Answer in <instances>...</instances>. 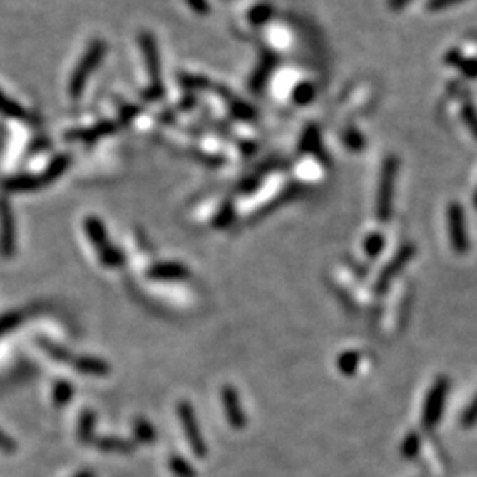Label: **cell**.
<instances>
[{
  "mask_svg": "<svg viewBox=\"0 0 477 477\" xmlns=\"http://www.w3.org/2000/svg\"><path fill=\"white\" fill-rule=\"evenodd\" d=\"M217 94H221V98L227 101V106L228 110H230L232 113H234L235 117L240 120H253L255 117H257V112H255V108H251L247 103L240 101L239 98H235V96H232V92H228L225 87H217Z\"/></svg>",
  "mask_w": 477,
  "mask_h": 477,
  "instance_id": "16",
  "label": "cell"
},
{
  "mask_svg": "<svg viewBox=\"0 0 477 477\" xmlns=\"http://www.w3.org/2000/svg\"><path fill=\"white\" fill-rule=\"evenodd\" d=\"M398 173V158L387 156L382 165L380 173L379 193H376V220L380 223H389L393 217V200H394V184H396Z\"/></svg>",
  "mask_w": 477,
  "mask_h": 477,
  "instance_id": "2",
  "label": "cell"
},
{
  "mask_svg": "<svg viewBox=\"0 0 477 477\" xmlns=\"http://www.w3.org/2000/svg\"><path fill=\"white\" fill-rule=\"evenodd\" d=\"M16 250V232H14V217L9 202L0 198V257L11 258Z\"/></svg>",
  "mask_w": 477,
  "mask_h": 477,
  "instance_id": "9",
  "label": "cell"
},
{
  "mask_svg": "<svg viewBox=\"0 0 477 477\" xmlns=\"http://www.w3.org/2000/svg\"><path fill=\"white\" fill-rule=\"evenodd\" d=\"M140 112H142V108H140V106L124 105L120 108V112H119V122H120V124H128V122H131L133 119H135V117L138 116Z\"/></svg>",
  "mask_w": 477,
  "mask_h": 477,
  "instance_id": "36",
  "label": "cell"
},
{
  "mask_svg": "<svg viewBox=\"0 0 477 477\" xmlns=\"http://www.w3.org/2000/svg\"><path fill=\"white\" fill-rule=\"evenodd\" d=\"M105 51H106V44L103 39H94L91 44H88L87 51L83 53L80 64L76 66V69L71 75V80H69V96H71V99L81 98L88 76L98 69Z\"/></svg>",
  "mask_w": 477,
  "mask_h": 477,
  "instance_id": "3",
  "label": "cell"
},
{
  "mask_svg": "<svg viewBox=\"0 0 477 477\" xmlns=\"http://www.w3.org/2000/svg\"><path fill=\"white\" fill-rule=\"evenodd\" d=\"M313 98H315V87L312 83H308V81H302V83H299L295 87L294 101L297 105H308V103L313 101Z\"/></svg>",
  "mask_w": 477,
  "mask_h": 477,
  "instance_id": "32",
  "label": "cell"
},
{
  "mask_svg": "<svg viewBox=\"0 0 477 477\" xmlns=\"http://www.w3.org/2000/svg\"><path fill=\"white\" fill-rule=\"evenodd\" d=\"M234 217H235L234 205H232L230 202H227L223 207H221L220 212H217L216 220H214V227H217V228L228 227V225H230L232 221H234Z\"/></svg>",
  "mask_w": 477,
  "mask_h": 477,
  "instance_id": "33",
  "label": "cell"
},
{
  "mask_svg": "<svg viewBox=\"0 0 477 477\" xmlns=\"http://www.w3.org/2000/svg\"><path fill=\"white\" fill-rule=\"evenodd\" d=\"M73 477H98V476H96V472H92V471H81V472H78V474L73 476Z\"/></svg>",
  "mask_w": 477,
  "mask_h": 477,
  "instance_id": "43",
  "label": "cell"
},
{
  "mask_svg": "<svg viewBox=\"0 0 477 477\" xmlns=\"http://www.w3.org/2000/svg\"><path fill=\"white\" fill-rule=\"evenodd\" d=\"M221 401H223L225 414H227V421L234 430H242L246 426V416H244L242 405L237 391L232 386H225L221 389Z\"/></svg>",
  "mask_w": 477,
  "mask_h": 477,
  "instance_id": "10",
  "label": "cell"
},
{
  "mask_svg": "<svg viewBox=\"0 0 477 477\" xmlns=\"http://www.w3.org/2000/svg\"><path fill=\"white\" fill-rule=\"evenodd\" d=\"M447 221H449V237L453 250L460 255L467 253L468 235L467 225H465V212L461 205L451 203L449 209H447Z\"/></svg>",
  "mask_w": 477,
  "mask_h": 477,
  "instance_id": "8",
  "label": "cell"
},
{
  "mask_svg": "<svg viewBox=\"0 0 477 477\" xmlns=\"http://www.w3.org/2000/svg\"><path fill=\"white\" fill-rule=\"evenodd\" d=\"M446 61L449 62V64L460 68L461 71H463L467 76H471V78H476L477 76V62L476 61H463V58H461L456 51H451V53L447 55Z\"/></svg>",
  "mask_w": 477,
  "mask_h": 477,
  "instance_id": "30",
  "label": "cell"
},
{
  "mask_svg": "<svg viewBox=\"0 0 477 477\" xmlns=\"http://www.w3.org/2000/svg\"><path fill=\"white\" fill-rule=\"evenodd\" d=\"M168 465H170V471H172V474L175 477H197L195 468L191 467V465L188 463L183 456H179V454H172V456H170Z\"/></svg>",
  "mask_w": 477,
  "mask_h": 477,
  "instance_id": "25",
  "label": "cell"
},
{
  "mask_svg": "<svg viewBox=\"0 0 477 477\" xmlns=\"http://www.w3.org/2000/svg\"><path fill=\"white\" fill-rule=\"evenodd\" d=\"M179 83L188 91H207V88H210L209 78L198 75H188V73H183L179 76Z\"/></svg>",
  "mask_w": 477,
  "mask_h": 477,
  "instance_id": "29",
  "label": "cell"
},
{
  "mask_svg": "<svg viewBox=\"0 0 477 477\" xmlns=\"http://www.w3.org/2000/svg\"><path fill=\"white\" fill-rule=\"evenodd\" d=\"M140 48H142L143 61H145L147 73L150 76V85L149 87L154 88H163L165 91V85L161 80V61H159V50H158V41L150 32L143 31L140 34Z\"/></svg>",
  "mask_w": 477,
  "mask_h": 477,
  "instance_id": "6",
  "label": "cell"
},
{
  "mask_svg": "<svg viewBox=\"0 0 477 477\" xmlns=\"http://www.w3.org/2000/svg\"><path fill=\"white\" fill-rule=\"evenodd\" d=\"M186 4L190 6V9H193L197 14H209L210 13L209 0H186Z\"/></svg>",
  "mask_w": 477,
  "mask_h": 477,
  "instance_id": "39",
  "label": "cell"
},
{
  "mask_svg": "<svg viewBox=\"0 0 477 477\" xmlns=\"http://www.w3.org/2000/svg\"><path fill=\"white\" fill-rule=\"evenodd\" d=\"M21 313L13 312V313H6V315L0 317V336L7 334L9 331H13L18 324L21 322Z\"/></svg>",
  "mask_w": 477,
  "mask_h": 477,
  "instance_id": "34",
  "label": "cell"
},
{
  "mask_svg": "<svg viewBox=\"0 0 477 477\" xmlns=\"http://www.w3.org/2000/svg\"><path fill=\"white\" fill-rule=\"evenodd\" d=\"M0 116L6 117V119H13V120H27L29 119L27 110H25L21 105H18L14 99H11L9 96L4 94L2 91H0Z\"/></svg>",
  "mask_w": 477,
  "mask_h": 477,
  "instance_id": "18",
  "label": "cell"
},
{
  "mask_svg": "<svg viewBox=\"0 0 477 477\" xmlns=\"http://www.w3.org/2000/svg\"><path fill=\"white\" fill-rule=\"evenodd\" d=\"M461 2V0H428L426 7L430 11H440V9H446V7L449 6H454V4Z\"/></svg>",
  "mask_w": 477,
  "mask_h": 477,
  "instance_id": "40",
  "label": "cell"
},
{
  "mask_svg": "<svg viewBox=\"0 0 477 477\" xmlns=\"http://www.w3.org/2000/svg\"><path fill=\"white\" fill-rule=\"evenodd\" d=\"M276 66H278V58H276L272 53H269V51H265L264 57H262L260 61V66L255 69L253 76H251L250 80V87L255 94H258V92L264 88V85L267 83L269 76H271L272 69H275Z\"/></svg>",
  "mask_w": 477,
  "mask_h": 477,
  "instance_id": "14",
  "label": "cell"
},
{
  "mask_svg": "<svg viewBox=\"0 0 477 477\" xmlns=\"http://www.w3.org/2000/svg\"><path fill=\"white\" fill-rule=\"evenodd\" d=\"M177 414H179L180 424H183L184 428V435H186L188 443H190L195 456L205 458L207 443L205 438L202 437V431H200V424L197 416H195L193 405H191L190 401H180L179 405H177Z\"/></svg>",
  "mask_w": 477,
  "mask_h": 477,
  "instance_id": "5",
  "label": "cell"
},
{
  "mask_svg": "<svg viewBox=\"0 0 477 477\" xmlns=\"http://www.w3.org/2000/svg\"><path fill=\"white\" fill-rule=\"evenodd\" d=\"M384 246H386V239L382 234L375 232V234L368 235V239L364 240V251L369 258H376L382 253Z\"/></svg>",
  "mask_w": 477,
  "mask_h": 477,
  "instance_id": "31",
  "label": "cell"
},
{
  "mask_svg": "<svg viewBox=\"0 0 477 477\" xmlns=\"http://www.w3.org/2000/svg\"><path fill=\"white\" fill-rule=\"evenodd\" d=\"M147 276L153 279H163V281H180L190 278V271L186 265L179 264V262H161L154 267L149 269Z\"/></svg>",
  "mask_w": 477,
  "mask_h": 477,
  "instance_id": "13",
  "label": "cell"
},
{
  "mask_svg": "<svg viewBox=\"0 0 477 477\" xmlns=\"http://www.w3.org/2000/svg\"><path fill=\"white\" fill-rule=\"evenodd\" d=\"M460 424L463 428H467V430L474 426V424H477V394H476V398L471 401V405L465 409L463 416H461V419H460Z\"/></svg>",
  "mask_w": 477,
  "mask_h": 477,
  "instance_id": "35",
  "label": "cell"
},
{
  "mask_svg": "<svg viewBox=\"0 0 477 477\" xmlns=\"http://www.w3.org/2000/svg\"><path fill=\"white\" fill-rule=\"evenodd\" d=\"M94 443L98 449L106 451V453H131L135 449V443L117 437H103L96 440Z\"/></svg>",
  "mask_w": 477,
  "mask_h": 477,
  "instance_id": "20",
  "label": "cell"
},
{
  "mask_svg": "<svg viewBox=\"0 0 477 477\" xmlns=\"http://www.w3.org/2000/svg\"><path fill=\"white\" fill-rule=\"evenodd\" d=\"M447 393H449V379L447 376H440L435 380L431 389L428 391L426 401L423 406V428L424 430H434L442 419L443 405H446Z\"/></svg>",
  "mask_w": 477,
  "mask_h": 477,
  "instance_id": "4",
  "label": "cell"
},
{
  "mask_svg": "<svg viewBox=\"0 0 477 477\" xmlns=\"http://www.w3.org/2000/svg\"><path fill=\"white\" fill-rule=\"evenodd\" d=\"M133 434H135L136 440L142 443H154V440L158 437L153 424L147 419H143V417L135 419V423H133Z\"/></svg>",
  "mask_w": 477,
  "mask_h": 477,
  "instance_id": "22",
  "label": "cell"
},
{
  "mask_svg": "<svg viewBox=\"0 0 477 477\" xmlns=\"http://www.w3.org/2000/svg\"><path fill=\"white\" fill-rule=\"evenodd\" d=\"M476 207H477V195H476Z\"/></svg>",
  "mask_w": 477,
  "mask_h": 477,
  "instance_id": "44",
  "label": "cell"
},
{
  "mask_svg": "<svg viewBox=\"0 0 477 477\" xmlns=\"http://www.w3.org/2000/svg\"><path fill=\"white\" fill-rule=\"evenodd\" d=\"M301 150L302 153H312L315 154L324 161L325 159V154L324 150H322V140H320V133H318V129L315 125H309L308 129H306L304 133H302V138H301Z\"/></svg>",
  "mask_w": 477,
  "mask_h": 477,
  "instance_id": "19",
  "label": "cell"
},
{
  "mask_svg": "<svg viewBox=\"0 0 477 477\" xmlns=\"http://www.w3.org/2000/svg\"><path fill=\"white\" fill-rule=\"evenodd\" d=\"M117 129L116 122L112 120H101L98 122L92 128H85V129H73L66 135V140L69 142H83V143H94L98 142L99 138H105V136L113 135Z\"/></svg>",
  "mask_w": 477,
  "mask_h": 477,
  "instance_id": "11",
  "label": "cell"
},
{
  "mask_svg": "<svg viewBox=\"0 0 477 477\" xmlns=\"http://www.w3.org/2000/svg\"><path fill=\"white\" fill-rule=\"evenodd\" d=\"M410 0H387V7L391 11H401L403 7L409 6Z\"/></svg>",
  "mask_w": 477,
  "mask_h": 477,
  "instance_id": "42",
  "label": "cell"
},
{
  "mask_svg": "<svg viewBox=\"0 0 477 477\" xmlns=\"http://www.w3.org/2000/svg\"><path fill=\"white\" fill-rule=\"evenodd\" d=\"M94 426H96L94 412L87 410V412H83V416H81L80 424H78V437H80L81 442H83V443L96 442Z\"/></svg>",
  "mask_w": 477,
  "mask_h": 477,
  "instance_id": "23",
  "label": "cell"
},
{
  "mask_svg": "<svg viewBox=\"0 0 477 477\" xmlns=\"http://www.w3.org/2000/svg\"><path fill=\"white\" fill-rule=\"evenodd\" d=\"M343 143L352 153H361L366 145V140L361 135V131H357L356 128H347L345 133H343Z\"/></svg>",
  "mask_w": 477,
  "mask_h": 477,
  "instance_id": "28",
  "label": "cell"
},
{
  "mask_svg": "<svg viewBox=\"0 0 477 477\" xmlns=\"http://www.w3.org/2000/svg\"><path fill=\"white\" fill-rule=\"evenodd\" d=\"M73 386L68 380H58L53 387V403L57 406H66L73 398Z\"/></svg>",
  "mask_w": 477,
  "mask_h": 477,
  "instance_id": "26",
  "label": "cell"
},
{
  "mask_svg": "<svg viewBox=\"0 0 477 477\" xmlns=\"http://www.w3.org/2000/svg\"><path fill=\"white\" fill-rule=\"evenodd\" d=\"M463 119L467 122L468 128H471V131L477 136V113L471 105L463 106Z\"/></svg>",
  "mask_w": 477,
  "mask_h": 477,
  "instance_id": "37",
  "label": "cell"
},
{
  "mask_svg": "<svg viewBox=\"0 0 477 477\" xmlns=\"http://www.w3.org/2000/svg\"><path fill=\"white\" fill-rule=\"evenodd\" d=\"M16 449H18V443L14 442V438L9 437V435L4 434V431L0 430V451H2V453H14Z\"/></svg>",
  "mask_w": 477,
  "mask_h": 477,
  "instance_id": "38",
  "label": "cell"
},
{
  "mask_svg": "<svg viewBox=\"0 0 477 477\" xmlns=\"http://www.w3.org/2000/svg\"><path fill=\"white\" fill-rule=\"evenodd\" d=\"M73 366L78 369V373L87 376H106L110 373L108 362L101 361L92 356H81L73 359Z\"/></svg>",
  "mask_w": 477,
  "mask_h": 477,
  "instance_id": "15",
  "label": "cell"
},
{
  "mask_svg": "<svg viewBox=\"0 0 477 477\" xmlns=\"http://www.w3.org/2000/svg\"><path fill=\"white\" fill-rule=\"evenodd\" d=\"M272 13H275V7L271 6L269 2H260L257 4L255 7H251V11L247 13V21L255 27H260V25L267 24L271 20Z\"/></svg>",
  "mask_w": 477,
  "mask_h": 477,
  "instance_id": "21",
  "label": "cell"
},
{
  "mask_svg": "<svg viewBox=\"0 0 477 477\" xmlns=\"http://www.w3.org/2000/svg\"><path fill=\"white\" fill-rule=\"evenodd\" d=\"M2 188L11 193H31V191H38L44 188L43 179L39 175H32V173H20V175H13L2 183Z\"/></svg>",
  "mask_w": 477,
  "mask_h": 477,
  "instance_id": "12",
  "label": "cell"
},
{
  "mask_svg": "<svg viewBox=\"0 0 477 477\" xmlns=\"http://www.w3.org/2000/svg\"><path fill=\"white\" fill-rule=\"evenodd\" d=\"M83 228L85 234H87V239L91 240V244L96 247V251H98L99 262H101L105 267L116 269L124 264V255H122L120 250H117V247L110 242L105 225H103V221L99 220V217L96 216L85 217Z\"/></svg>",
  "mask_w": 477,
  "mask_h": 477,
  "instance_id": "1",
  "label": "cell"
},
{
  "mask_svg": "<svg viewBox=\"0 0 477 477\" xmlns=\"http://www.w3.org/2000/svg\"><path fill=\"white\" fill-rule=\"evenodd\" d=\"M71 166V154H58L50 161V165L44 168V172L41 173V179H43L44 186L55 183L58 177H62L66 173V170Z\"/></svg>",
  "mask_w": 477,
  "mask_h": 477,
  "instance_id": "17",
  "label": "cell"
},
{
  "mask_svg": "<svg viewBox=\"0 0 477 477\" xmlns=\"http://www.w3.org/2000/svg\"><path fill=\"white\" fill-rule=\"evenodd\" d=\"M359 362H361V356L356 352V350H349V352H343L338 359V368L343 375L352 376L356 375Z\"/></svg>",
  "mask_w": 477,
  "mask_h": 477,
  "instance_id": "24",
  "label": "cell"
},
{
  "mask_svg": "<svg viewBox=\"0 0 477 477\" xmlns=\"http://www.w3.org/2000/svg\"><path fill=\"white\" fill-rule=\"evenodd\" d=\"M421 451V435L417 431L409 434L401 443V456L405 460H414Z\"/></svg>",
  "mask_w": 477,
  "mask_h": 477,
  "instance_id": "27",
  "label": "cell"
},
{
  "mask_svg": "<svg viewBox=\"0 0 477 477\" xmlns=\"http://www.w3.org/2000/svg\"><path fill=\"white\" fill-rule=\"evenodd\" d=\"M46 350L51 354V356L57 359V361H71L73 362V357L69 356L68 350L58 349V347H55V345H46Z\"/></svg>",
  "mask_w": 477,
  "mask_h": 477,
  "instance_id": "41",
  "label": "cell"
},
{
  "mask_svg": "<svg viewBox=\"0 0 477 477\" xmlns=\"http://www.w3.org/2000/svg\"><path fill=\"white\" fill-rule=\"evenodd\" d=\"M414 253H416V246H414V244H405V246L399 247L398 253L393 257V260L382 269V272H380L379 278H376L375 283L376 294H384V292L391 287L393 279L396 278L399 272L403 271V267L409 264L410 258L414 257Z\"/></svg>",
  "mask_w": 477,
  "mask_h": 477,
  "instance_id": "7",
  "label": "cell"
}]
</instances>
